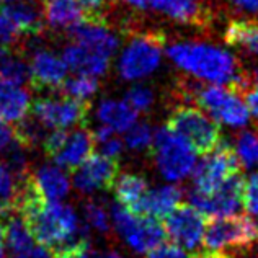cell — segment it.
<instances>
[{"label": "cell", "instance_id": "1", "mask_svg": "<svg viewBox=\"0 0 258 258\" xmlns=\"http://www.w3.org/2000/svg\"><path fill=\"white\" fill-rule=\"evenodd\" d=\"M167 56L176 67L193 77L209 84L226 85L240 95L253 84L234 54L213 44L198 41L173 43L167 47Z\"/></svg>", "mask_w": 258, "mask_h": 258}, {"label": "cell", "instance_id": "2", "mask_svg": "<svg viewBox=\"0 0 258 258\" xmlns=\"http://www.w3.org/2000/svg\"><path fill=\"white\" fill-rule=\"evenodd\" d=\"M258 242V222L252 216L214 217L203 234V258H234Z\"/></svg>", "mask_w": 258, "mask_h": 258}, {"label": "cell", "instance_id": "3", "mask_svg": "<svg viewBox=\"0 0 258 258\" xmlns=\"http://www.w3.org/2000/svg\"><path fill=\"white\" fill-rule=\"evenodd\" d=\"M180 92L183 98H191L214 121L232 127H242L248 123L250 113L240 93L226 85H191L181 87Z\"/></svg>", "mask_w": 258, "mask_h": 258}, {"label": "cell", "instance_id": "4", "mask_svg": "<svg viewBox=\"0 0 258 258\" xmlns=\"http://www.w3.org/2000/svg\"><path fill=\"white\" fill-rule=\"evenodd\" d=\"M167 127L181 138L195 154H208L221 142V127L200 108L178 105L168 114Z\"/></svg>", "mask_w": 258, "mask_h": 258}, {"label": "cell", "instance_id": "5", "mask_svg": "<svg viewBox=\"0 0 258 258\" xmlns=\"http://www.w3.org/2000/svg\"><path fill=\"white\" fill-rule=\"evenodd\" d=\"M151 155L159 172L168 181H180L193 172L196 164L195 151L185 141L173 134L167 126L159 127L152 134Z\"/></svg>", "mask_w": 258, "mask_h": 258}, {"label": "cell", "instance_id": "6", "mask_svg": "<svg viewBox=\"0 0 258 258\" xmlns=\"http://www.w3.org/2000/svg\"><path fill=\"white\" fill-rule=\"evenodd\" d=\"M165 36L159 31H144L133 36L118 60V72L124 80H139L157 69L162 60Z\"/></svg>", "mask_w": 258, "mask_h": 258}, {"label": "cell", "instance_id": "7", "mask_svg": "<svg viewBox=\"0 0 258 258\" xmlns=\"http://www.w3.org/2000/svg\"><path fill=\"white\" fill-rule=\"evenodd\" d=\"M205 155L206 157L193 167V189L201 195H211L230 175L240 172V162L235 149L222 139Z\"/></svg>", "mask_w": 258, "mask_h": 258}, {"label": "cell", "instance_id": "8", "mask_svg": "<svg viewBox=\"0 0 258 258\" xmlns=\"http://www.w3.org/2000/svg\"><path fill=\"white\" fill-rule=\"evenodd\" d=\"M31 111L44 127L69 129L87 126L90 101H79L69 97H41L31 103Z\"/></svg>", "mask_w": 258, "mask_h": 258}, {"label": "cell", "instance_id": "9", "mask_svg": "<svg viewBox=\"0 0 258 258\" xmlns=\"http://www.w3.org/2000/svg\"><path fill=\"white\" fill-rule=\"evenodd\" d=\"M243 176L239 173L230 175L229 178L211 195H201L191 189L188 195L189 203L205 214L206 217H224L232 216L239 211L242 205Z\"/></svg>", "mask_w": 258, "mask_h": 258}, {"label": "cell", "instance_id": "10", "mask_svg": "<svg viewBox=\"0 0 258 258\" xmlns=\"http://www.w3.org/2000/svg\"><path fill=\"white\" fill-rule=\"evenodd\" d=\"M206 227V216L193 205H178L165 217V235L186 252H195L201 245Z\"/></svg>", "mask_w": 258, "mask_h": 258}, {"label": "cell", "instance_id": "11", "mask_svg": "<svg viewBox=\"0 0 258 258\" xmlns=\"http://www.w3.org/2000/svg\"><path fill=\"white\" fill-rule=\"evenodd\" d=\"M119 175L116 159L103 154H92L74 170L72 183L77 191L92 195L95 191H110Z\"/></svg>", "mask_w": 258, "mask_h": 258}, {"label": "cell", "instance_id": "12", "mask_svg": "<svg viewBox=\"0 0 258 258\" xmlns=\"http://www.w3.org/2000/svg\"><path fill=\"white\" fill-rule=\"evenodd\" d=\"M30 84L35 90H54L67 77V66L62 57L47 49H35L30 59Z\"/></svg>", "mask_w": 258, "mask_h": 258}, {"label": "cell", "instance_id": "13", "mask_svg": "<svg viewBox=\"0 0 258 258\" xmlns=\"http://www.w3.org/2000/svg\"><path fill=\"white\" fill-rule=\"evenodd\" d=\"M69 36L74 43L82 44L110 59L119 46L118 36L108 28L105 22H92V20L84 18L69 30Z\"/></svg>", "mask_w": 258, "mask_h": 258}, {"label": "cell", "instance_id": "14", "mask_svg": "<svg viewBox=\"0 0 258 258\" xmlns=\"http://www.w3.org/2000/svg\"><path fill=\"white\" fill-rule=\"evenodd\" d=\"M181 198L183 189L176 185H164L155 189H147L144 196L138 201V205L131 209V213L138 217L162 219L180 205Z\"/></svg>", "mask_w": 258, "mask_h": 258}, {"label": "cell", "instance_id": "15", "mask_svg": "<svg viewBox=\"0 0 258 258\" xmlns=\"http://www.w3.org/2000/svg\"><path fill=\"white\" fill-rule=\"evenodd\" d=\"M0 9L25 38H39L44 33L46 23L43 10L39 9L36 0H20V2L5 4Z\"/></svg>", "mask_w": 258, "mask_h": 258}, {"label": "cell", "instance_id": "16", "mask_svg": "<svg viewBox=\"0 0 258 258\" xmlns=\"http://www.w3.org/2000/svg\"><path fill=\"white\" fill-rule=\"evenodd\" d=\"M93 149H95L93 133L88 131L85 126H79L76 131L69 133L62 149L54 155L52 160L59 167H62L69 172H74L84 160H87L93 154Z\"/></svg>", "mask_w": 258, "mask_h": 258}, {"label": "cell", "instance_id": "17", "mask_svg": "<svg viewBox=\"0 0 258 258\" xmlns=\"http://www.w3.org/2000/svg\"><path fill=\"white\" fill-rule=\"evenodd\" d=\"M60 57L66 62L67 69H71L76 74H84V76L100 77L106 74L108 67H110V57L74 41L64 47Z\"/></svg>", "mask_w": 258, "mask_h": 258}, {"label": "cell", "instance_id": "18", "mask_svg": "<svg viewBox=\"0 0 258 258\" xmlns=\"http://www.w3.org/2000/svg\"><path fill=\"white\" fill-rule=\"evenodd\" d=\"M147 4L173 18L175 22L201 26L208 23L209 13L200 0H147Z\"/></svg>", "mask_w": 258, "mask_h": 258}, {"label": "cell", "instance_id": "19", "mask_svg": "<svg viewBox=\"0 0 258 258\" xmlns=\"http://www.w3.org/2000/svg\"><path fill=\"white\" fill-rule=\"evenodd\" d=\"M31 110V97L20 85L0 79V119L17 123Z\"/></svg>", "mask_w": 258, "mask_h": 258}, {"label": "cell", "instance_id": "20", "mask_svg": "<svg viewBox=\"0 0 258 258\" xmlns=\"http://www.w3.org/2000/svg\"><path fill=\"white\" fill-rule=\"evenodd\" d=\"M165 230L152 217H139L133 230L124 240L136 253H149L157 245L165 242Z\"/></svg>", "mask_w": 258, "mask_h": 258}, {"label": "cell", "instance_id": "21", "mask_svg": "<svg viewBox=\"0 0 258 258\" xmlns=\"http://www.w3.org/2000/svg\"><path fill=\"white\" fill-rule=\"evenodd\" d=\"M43 17L52 30H71L85 18L77 0H44Z\"/></svg>", "mask_w": 258, "mask_h": 258}, {"label": "cell", "instance_id": "22", "mask_svg": "<svg viewBox=\"0 0 258 258\" xmlns=\"http://www.w3.org/2000/svg\"><path fill=\"white\" fill-rule=\"evenodd\" d=\"M97 116L101 124L111 127L114 133H124L138 121L136 113L126 101L118 100H103L97 110Z\"/></svg>", "mask_w": 258, "mask_h": 258}, {"label": "cell", "instance_id": "23", "mask_svg": "<svg viewBox=\"0 0 258 258\" xmlns=\"http://www.w3.org/2000/svg\"><path fill=\"white\" fill-rule=\"evenodd\" d=\"M38 188L41 189L46 200L51 201H59L66 198L69 195L71 189V181L59 167L54 165H43L39 170L33 175Z\"/></svg>", "mask_w": 258, "mask_h": 258}, {"label": "cell", "instance_id": "24", "mask_svg": "<svg viewBox=\"0 0 258 258\" xmlns=\"http://www.w3.org/2000/svg\"><path fill=\"white\" fill-rule=\"evenodd\" d=\"M224 41L230 46L243 47L258 54V22L256 20H234L224 31Z\"/></svg>", "mask_w": 258, "mask_h": 258}, {"label": "cell", "instance_id": "25", "mask_svg": "<svg viewBox=\"0 0 258 258\" xmlns=\"http://www.w3.org/2000/svg\"><path fill=\"white\" fill-rule=\"evenodd\" d=\"M113 188H114V195H116V200L119 205L131 211L149 189V183L144 176H141V175L123 173L116 178Z\"/></svg>", "mask_w": 258, "mask_h": 258}, {"label": "cell", "instance_id": "26", "mask_svg": "<svg viewBox=\"0 0 258 258\" xmlns=\"http://www.w3.org/2000/svg\"><path fill=\"white\" fill-rule=\"evenodd\" d=\"M0 79L15 85L30 82V66L25 60L23 54L7 51L0 57Z\"/></svg>", "mask_w": 258, "mask_h": 258}, {"label": "cell", "instance_id": "27", "mask_svg": "<svg viewBox=\"0 0 258 258\" xmlns=\"http://www.w3.org/2000/svg\"><path fill=\"white\" fill-rule=\"evenodd\" d=\"M5 242H7V245H9L10 256L23 253L25 250H28L30 247L35 245V239H33V235L30 234L25 221L18 214L12 216L9 224H7Z\"/></svg>", "mask_w": 258, "mask_h": 258}, {"label": "cell", "instance_id": "28", "mask_svg": "<svg viewBox=\"0 0 258 258\" xmlns=\"http://www.w3.org/2000/svg\"><path fill=\"white\" fill-rule=\"evenodd\" d=\"M98 87L100 82L97 77L77 74L76 77L66 79L56 92L62 95V97H69L79 101H90V98L98 92Z\"/></svg>", "mask_w": 258, "mask_h": 258}, {"label": "cell", "instance_id": "29", "mask_svg": "<svg viewBox=\"0 0 258 258\" xmlns=\"http://www.w3.org/2000/svg\"><path fill=\"white\" fill-rule=\"evenodd\" d=\"M44 126L36 118H23L15 123L13 127V139L25 149H35L44 139Z\"/></svg>", "mask_w": 258, "mask_h": 258}, {"label": "cell", "instance_id": "30", "mask_svg": "<svg viewBox=\"0 0 258 258\" xmlns=\"http://www.w3.org/2000/svg\"><path fill=\"white\" fill-rule=\"evenodd\" d=\"M4 152H5L4 162L7 164V167L10 168L13 176H15L17 185H20V183L25 181L31 175L30 173V162H28V157H26V149L13 139L10 144L5 147Z\"/></svg>", "mask_w": 258, "mask_h": 258}, {"label": "cell", "instance_id": "31", "mask_svg": "<svg viewBox=\"0 0 258 258\" xmlns=\"http://www.w3.org/2000/svg\"><path fill=\"white\" fill-rule=\"evenodd\" d=\"M17 181L10 168L2 160L0 162V217H7L15 213Z\"/></svg>", "mask_w": 258, "mask_h": 258}, {"label": "cell", "instance_id": "32", "mask_svg": "<svg viewBox=\"0 0 258 258\" xmlns=\"http://www.w3.org/2000/svg\"><path fill=\"white\" fill-rule=\"evenodd\" d=\"M92 133L95 139V147H98L100 152L106 155V157L118 160L124 149V142L118 136V133H114L111 127H108L105 124H101Z\"/></svg>", "mask_w": 258, "mask_h": 258}, {"label": "cell", "instance_id": "33", "mask_svg": "<svg viewBox=\"0 0 258 258\" xmlns=\"http://www.w3.org/2000/svg\"><path fill=\"white\" fill-rule=\"evenodd\" d=\"M235 154L240 165L252 168L258 164V134L253 131H242L237 136Z\"/></svg>", "mask_w": 258, "mask_h": 258}, {"label": "cell", "instance_id": "34", "mask_svg": "<svg viewBox=\"0 0 258 258\" xmlns=\"http://www.w3.org/2000/svg\"><path fill=\"white\" fill-rule=\"evenodd\" d=\"M25 39L26 38L15 28V25L10 22V18L0 9V46L25 56Z\"/></svg>", "mask_w": 258, "mask_h": 258}, {"label": "cell", "instance_id": "35", "mask_svg": "<svg viewBox=\"0 0 258 258\" xmlns=\"http://www.w3.org/2000/svg\"><path fill=\"white\" fill-rule=\"evenodd\" d=\"M124 146L131 151H144L151 147L152 142V131L151 126L146 123H136L124 131Z\"/></svg>", "mask_w": 258, "mask_h": 258}, {"label": "cell", "instance_id": "36", "mask_svg": "<svg viewBox=\"0 0 258 258\" xmlns=\"http://www.w3.org/2000/svg\"><path fill=\"white\" fill-rule=\"evenodd\" d=\"M124 101L136 113H146L154 105V92L146 85H134L127 90Z\"/></svg>", "mask_w": 258, "mask_h": 258}, {"label": "cell", "instance_id": "37", "mask_svg": "<svg viewBox=\"0 0 258 258\" xmlns=\"http://www.w3.org/2000/svg\"><path fill=\"white\" fill-rule=\"evenodd\" d=\"M85 221L90 227H93L98 232H110V216H108L106 209L97 201H88L85 203L84 208Z\"/></svg>", "mask_w": 258, "mask_h": 258}, {"label": "cell", "instance_id": "38", "mask_svg": "<svg viewBox=\"0 0 258 258\" xmlns=\"http://www.w3.org/2000/svg\"><path fill=\"white\" fill-rule=\"evenodd\" d=\"M77 2L84 12L85 20L106 23V15L111 10L113 0H77Z\"/></svg>", "mask_w": 258, "mask_h": 258}, {"label": "cell", "instance_id": "39", "mask_svg": "<svg viewBox=\"0 0 258 258\" xmlns=\"http://www.w3.org/2000/svg\"><path fill=\"white\" fill-rule=\"evenodd\" d=\"M242 205L250 216H258V173H252L243 183Z\"/></svg>", "mask_w": 258, "mask_h": 258}, {"label": "cell", "instance_id": "40", "mask_svg": "<svg viewBox=\"0 0 258 258\" xmlns=\"http://www.w3.org/2000/svg\"><path fill=\"white\" fill-rule=\"evenodd\" d=\"M67 136H69V131H67V129H54L52 133L44 136L41 146H43V151H44V154L47 155V157L52 159L54 155H56L60 149H62Z\"/></svg>", "mask_w": 258, "mask_h": 258}, {"label": "cell", "instance_id": "41", "mask_svg": "<svg viewBox=\"0 0 258 258\" xmlns=\"http://www.w3.org/2000/svg\"><path fill=\"white\" fill-rule=\"evenodd\" d=\"M147 258H193L176 243H160L147 253Z\"/></svg>", "mask_w": 258, "mask_h": 258}, {"label": "cell", "instance_id": "42", "mask_svg": "<svg viewBox=\"0 0 258 258\" xmlns=\"http://www.w3.org/2000/svg\"><path fill=\"white\" fill-rule=\"evenodd\" d=\"M243 98H245V105L248 108V113H252L258 119V82H253L243 90Z\"/></svg>", "mask_w": 258, "mask_h": 258}, {"label": "cell", "instance_id": "43", "mask_svg": "<svg viewBox=\"0 0 258 258\" xmlns=\"http://www.w3.org/2000/svg\"><path fill=\"white\" fill-rule=\"evenodd\" d=\"M12 258H52V255H51V252L46 247L39 245V243H38V245H33L28 250H25L23 253L15 255V256H12Z\"/></svg>", "mask_w": 258, "mask_h": 258}, {"label": "cell", "instance_id": "44", "mask_svg": "<svg viewBox=\"0 0 258 258\" xmlns=\"http://www.w3.org/2000/svg\"><path fill=\"white\" fill-rule=\"evenodd\" d=\"M13 141V127L9 126V123L0 119V152L5 151V147Z\"/></svg>", "mask_w": 258, "mask_h": 258}, {"label": "cell", "instance_id": "45", "mask_svg": "<svg viewBox=\"0 0 258 258\" xmlns=\"http://www.w3.org/2000/svg\"><path fill=\"white\" fill-rule=\"evenodd\" d=\"M237 10L247 13H258V0H230Z\"/></svg>", "mask_w": 258, "mask_h": 258}, {"label": "cell", "instance_id": "46", "mask_svg": "<svg viewBox=\"0 0 258 258\" xmlns=\"http://www.w3.org/2000/svg\"><path fill=\"white\" fill-rule=\"evenodd\" d=\"M82 258H123L118 252H106V253H97V252H92V250H88V252L82 256Z\"/></svg>", "mask_w": 258, "mask_h": 258}, {"label": "cell", "instance_id": "47", "mask_svg": "<svg viewBox=\"0 0 258 258\" xmlns=\"http://www.w3.org/2000/svg\"><path fill=\"white\" fill-rule=\"evenodd\" d=\"M121 2L127 4L129 7H134V9H138V10H146L149 7L147 0H121Z\"/></svg>", "mask_w": 258, "mask_h": 258}, {"label": "cell", "instance_id": "48", "mask_svg": "<svg viewBox=\"0 0 258 258\" xmlns=\"http://www.w3.org/2000/svg\"><path fill=\"white\" fill-rule=\"evenodd\" d=\"M248 76H250V79H252V82H258V66L252 72H248Z\"/></svg>", "mask_w": 258, "mask_h": 258}, {"label": "cell", "instance_id": "49", "mask_svg": "<svg viewBox=\"0 0 258 258\" xmlns=\"http://www.w3.org/2000/svg\"><path fill=\"white\" fill-rule=\"evenodd\" d=\"M5 240H0V258H5V250H4Z\"/></svg>", "mask_w": 258, "mask_h": 258}, {"label": "cell", "instance_id": "50", "mask_svg": "<svg viewBox=\"0 0 258 258\" xmlns=\"http://www.w3.org/2000/svg\"><path fill=\"white\" fill-rule=\"evenodd\" d=\"M13 2H20V0H0V5H5V4H13Z\"/></svg>", "mask_w": 258, "mask_h": 258}, {"label": "cell", "instance_id": "51", "mask_svg": "<svg viewBox=\"0 0 258 258\" xmlns=\"http://www.w3.org/2000/svg\"><path fill=\"white\" fill-rule=\"evenodd\" d=\"M193 258H203V256H201V255H195Z\"/></svg>", "mask_w": 258, "mask_h": 258}, {"label": "cell", "instance_id": "52", "mask_svg": "<svg viewBox=\"0 0 258 258\" xmlns=\"http://www.w3.org/2000/svg\"><path fill=\"white\" fill-rule=\"evenodd\" d=\"M80 258H82V256H80Z\"/></svg>", "mask_w": 258, "mask_h": 258}]
</instances>
